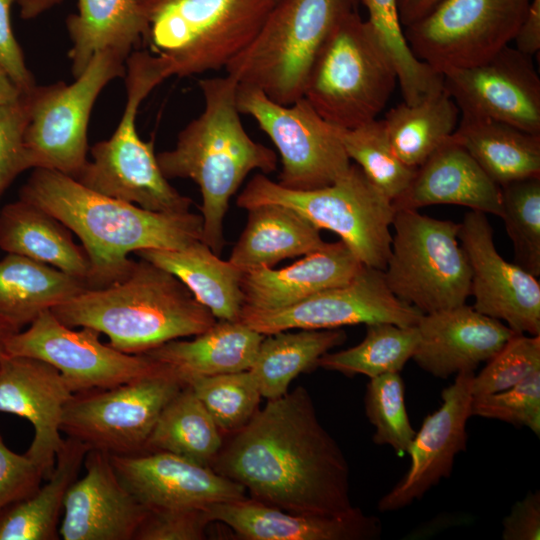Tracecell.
I'll use <instances>...</instances> for the list:
<instances>
[{"mask_svg":"<svg viewBox=\"0 0 540 540\" xmlns=\"http://www.w3.org/2000/svg\"><path fill=\"white\" fill-rule=\"evenodd\" d=\"M211 468L250 498L285 511L344 515L356 508L345 455L302 386L258 409L223 443Z\"/></svg>","mask_w":540,"mask_h":540,"instance_id":"6da1fadb","label":"cell"},{"mask_svg":"<svg viewBox=\"0 0 540 540\" xmlns=\"http://www.w3.org/2000/svg\"><path fill=\"white\" fill-rule=\"evenodd\" d=\"M19 199L45 210L75 233L90 263L88 288L124 278L145 249H181L202 240L201 214L154 212L95 192L56 170L35 168Z\"/></svg>","mask_w":540,"mask_h":540,"instance_id":"7a4b0ae2","label":"cell"},{"mask_svg":"<svg viewBox=\"0 0 540 540\" xmlns=\"http://www.w3.org/2000/svg\"><path fill=\"white\" fill-rule=\"evenodd\" d=\"M198 85L204 99L202 113L180 131L173 149L156 158L167 179L189 178L199 186L202 241L219 255L225 246L223 225L231 197L250 172L275 171L277 155L244 129L234 77L203 78Z\"/></svg>","mask_w":540,"mask_h":540,"instance_id":"3957f363","label":"cell"},{"mask_svg":"<svg viewBox=\"0 0 540 540\" xmlns=\"http://www.w3.org/2000/svg\"><path fill=\"white\" fill-rule=\"evenodd\" d=\"M51 312L69 327L105 334L110 346L133 355L196 336L216 322L177 277L141 258L121 280L87 288Z\"/></svg>","mask_w":540,"mask_h":540,"instance_id":"277c9868","label":"cell"},{"mask_svg":"<svg viewBox=\"0 0 540 540\" xmlns=\"http://www.w3.org/2000/svg\"><path fill=\"white\" fill-rule=\"evenodd\" d=\"M275 0H142V42L167 78L224 68L255 38Z\"/></svg>","mask_w":540,"mask_h":540,"instance_id":"5b68a950","label":"cell"},{"mask_svg":"<svg viewBox=\"0 0 540 540\" xmlns=\"http://www.w3.org/2000/svg\"><path fill=\"white\" fill-rule=\"evenodd\" d=\"M397 82L387 49L356 8H349L318 52L303 97L329 124L354 128L377 119Z\"/></svg>","mask_w":540,"mask_h":540,"instance_id":"8992f818","label":"cell"},{"mask_svg":"<svg viewBox=\"0 0 540 540\" xmlns=\"http://www.w3.org/2000/svg\"><path fill=\"white\" fill-rule=\"evenodd\" d=\"M127 101L113 135L94 144L76 179L105 196L143 209L182 213L190 211L191 198L180 194L163 175L154 153V142L143 141L136 130L138 107L167 79L163 68L148 51H133L126 59Z\"/></svg>","mask_w":540,"mask_h":540,"instance_id":"52a82bcc","label":"cell"},{"mask_svg":"<svg viewBox=\"0 0 540 540\" xmlns=\"http://www.w3.org/2000/svg\"><path fill=\"white\" fill-rule=\"evenodd\" d=\"M270 203L295 210L319 230L336 233L363 265L385 269L396 209L356 164L331 185L305 191L285 188L259 173L236 199L246 210Z\"/></svg>","mask_w":540,"mask_h":540,"instance_id":"ba28073f","label":"cell"},{"mask_svg":"<svg viewBox=\"0 0 540 540\" xmlns=\"http://www.w3.org/2000/svg\"><path fill=\"white\" fill-rule=\"evenodd\" d=\"M352 0H279L252 42L226 67L239 85L290 105L303 97L315 58Z\"/></svg>","mask_w":540,"mask_h":540,"instance_id":"9c48e42d","label":"cell"},{"mask_svg":"<svg viewBox=\"0 0 540 540\" xmlns=\"http://www.w3.org/2000/svg\"><path fill=\"white\" fill-rule=\"evenodd\" d=\"M392 227L383 273L393 294L423 314L465 304L471 270L458 239L459 223L398 209Z\"/></svg>","mask_w":540,"mask_h":540,"instance_id":"30bf717a","label":"cell"},{"mask_svg":"<svg viewBox=\"0 0 540 540\" xmlns=\"http://www.w3.org/2000/svg\"><path fill=\"white\" fill-rule=\"evenodd\" d=\"M125 73L126 59L107 50L95 54L73 83L33 88L24 138L30 169L78 176L88 161L87 128L94 103L109 82Z\"/></svg>","mask_w":540,"mask_h":540,"instance_id":"8fae6325","label":"cell"},{"mask_svg":"<svg viewBox=\"0 0 540 540\" xmlns=\"http://www.w3.org/2000/svg\"><path fill=\"white\" fill-rule=\"evenodd\" d=\"M529 4L530 0H441L403 32L414 56L443 74L479 64L510 45Z\"/></svg>","mask_w":540,"mask_h":540,"instance_id":"7c38bea8","label":"cell"},{"mask_svg":"<svg viewBox=\"0 0 540 540\" xmlns=\"http://www.w3.org/2000/svg\"><path fill=\"white\" fill-rule=\"evenodd\" d=\"M183 386L163 366L115 387L74 393L65 405L61 431L109 455L143 453L160 413Z\"/></svg>","mask_w":540,"mask_h":540,"instance_id":"4fadbf2b","label":"cell"},{"mask_svg":"<svg viewBox=\"0 0 540 540\" xmlns=\"http://www.w3.org/2000/svg\"><path fill=\"white\" fill-rule=\"evenodd\" d=\"M237 107L251 116L276 146L282 170L278 183L291 190H313L334 183L351 166L335 127L302 97L279 104L261 90L239 85Z\"/></svg>","mask_w":540,"mask_h":540,"instance_id":"5bb4252c","label":"cell"},{"mask_svg":"<svg viewBox=\"0 0 540 540\" xmlns=\"http://www.w3.org/2000/svg\"><path fill=\"white\" fill-rule=\"evenodd\" d=\"M99 336L93 328L75 330L47 310L8 339L6 353L49 363L73 394L115 387L163 368L144 354H126L104 344Z\"/></svg>","mask_w":540,"mask_h":540,"instance_id":"9a60e30c","label":"cell"},{"mask_svg":"<svg viewBox=\"0 0 540 540\" xmlns=\"http://www.w3.org/2000/svg\"><path fill=\"white\" fill-rule=\"evenodd\" d=\"M423 313L396 297L382 270L363 266L346 284L275 310L243 306L239 321L263 335L292 329H338L377 322L415 326Z\"/></svg>","mask_w":540,"mask_h":540,"instance_id":"2e32d148","label":"cell"},{"mask_svg":"<svg viewBox=\"0 0 540 540\" xmlns=\"http://www.w3.org/2000/svg\"><path fill=\"white\" fill-rule=\"evenodd\" d=\"M458 239L471 270L470 296L476 311L505 322L515 333L540 335L538 277L498 253L487 214L470 210Z\"/></svg>","mask_w":540,"mask_h":540,"instance_id":"e0dca14e","label":"cell"},{"mask_svg":"<svg viewBox=\"0 0 540 540\" xmlns=\"http://www.w3.org/2000/svg\"><path fill=\"white\" fill-rule=\"evenodd\" d=\"M442 75L444 89L460 114L540 134V78L531 56L508 45L479 64Z\"/></svg>","mask_w":540,"mask_h":540,"instance_id":"ac0fdd59","label":"cell"},{"mask_svg":"<svg viewBox=\"0 0 540 540\" xmlns=\"http://www.w3.org/2000/svg\"><path fill=\"white\" fill-rule=\"evenodd\" d=\"M473 377L474 371L459 372L442 391L441 406L427 415L412 440L407 452L411 459L407 472L379 500V511L402 509L450 476L456 455L467 445Z\"/></svg>","mask_w":540,"mask_h":540,"instance_id":"d6986e66","label":"cell"},{"mask_svg":"<svg viewBox=\"0 0 540 540\" xmlns=\"http://www.w3.org/2000/svg\"><path fill=\"white\" fill-rule=\"evenodd\" d=\"M109 456L120 480L147 510L206 508L246 497L239 483L172 453Z\"/></svg>","mask_w":540,"mask_h":540,"instance_id":"ffe728a7","label":"cell"},{"mask_svg":"<svg viewBox=\"0 0 540 540\" xmlns=\"http://www.w3.org/2000/svg\"><path fill=\"white\" fill-rule=\"evenodd\" d=\"M73 393L49 363L5 354L0 363V412L26 419L33 427L26 455L48 479L64 442L61 422Z\"/></svg>","mask_w":540,"mask_h":540,"instance_id":"44dd1931","label":"cell"},{"mask_svg":"<svg viewBox=\"0 0 540 540\" xmlns=\"http://www.w3.org/2000/svg\"><path fill=\"white\" fill-rule=\"evenodd\" d=\"M85 475L69 487L59 537L63 540H134L148 510L118 477L109 454L89 449Z\"/></svg>","mask_w":540,"mask_h":540,"instance_id":"7402d4cb","label":"cell"},{"mask_svg":"<svg viewBox=\"0 0 540 540\" xmlns=\"http://www.w3.org/2000/svg\"><path fill=\"white\" fill-rule=\"evenodd\" d=\"M416 327L418 342L412 359L424 371L442 379L474 371L515 333L466 303L423 314Z\"/></svg>","mask_w":540,"mask_h":540,"instance_id":"603a6c76","label":"cell"},{"mask_svg":"<svg viewBox=\"0 0 540 540\" xmlns=\"http://www.w3.org/2000/svg\"><path fill=\"white\" fill-rule=\"evenodd\" d=\"M205 511L210 523H223L247 540H375L382 534L379 519L358 507L344 515L300 514L246 496Z\"/></svg>","mask_w":540,"mask_h":540,"instance_id":"cb8c5ba5","label":"cell"},{"mask_svg":"<svg viewBox=\"0 0 540 540\" xmlns=\"http://www.w3.org/2000/svg\"><path fill=\"white\" fill-rule=\"evenodd\" d=\"M393 204L396 210L452 204L500 217L501 190L451 136L415 170Z\"/></svg>","mask_w":540,"mask_h":540,"instance_id":"d4e9b609","label":"cell"},{"mask_svg":"<svg viewBox=\"0 0 540 540\" xmlns=\"http://www.w3.org/2000/svg\"><path fill=\"white\" fill-rule=\"evenodd\" d=\"M364 265L341 241L327 243L283 268L243 272L244 306L275 310L348 283Z\"/></svg>","mask_w":540,"mask_h":540,"instance_id":"484cf974","label":"cell"},{"mask_svg":"<svg viewBox=\"0 0 540 540\" xmlns=\"http://www.w3.org/2000/svg\"><path fill=\"white\" fill-rule=\"evenodd\" d=\"M264 336L239 320H216L194 339L172 340L144 355L185 385L192 378L249 370Z\"/></svg>","mask_w":540,"mask_h":540,"instance_id":"4316f807","label":"cell"},{"mask_svg":"<svg viewBox=\"0 0 540 540\" xmlns=\"http://www.w3.org/2000/svg\"><path fill=\"white\" fill-rule=\"evenodd\" d=\"M135 254L177 277L216 320H239L244 306L243 271L220 259L202 240L181 249H145Z\"/></svg>","mask_w":540,"mask_h":540,"instance_id":"83f0119b","label":"cell"},{"mask_svg":"<svg viewBox=\"0 0 540 540\" xmlns=\"http://www.w3.org/2000/svg\"><path fill=\"white\" fill-rule=\"evenodd\" d=\"M0 249L55 267L87 284L90 263L83 247L62 222L27 201L18 199L0 209Z\"/></svg>","mask_w":540,"mask_h":540,"instance_id":"f1b7e54d","label":"cell"},{"mask_svg":"<svg viewBox=\"0 0 540 540\" xmlns=\"http://www.w3.org/2000/svg\"><path fill=\"white\" fill-rule=\"evenodd\" d=\"M247 211V223L229 258L243 272L273 268L327 244L318 228L289 207L270 203Z\"/></svg>","mask_w":540,"mask_h":540,"instance_id":"f546056e","label":"cell"},{"mask_svg":"<svg viewBox=\"0 0 540 540\" xmlns=\"http://www.w3.org/2000/svg\"><path fill=\"white\" fill-rule=\"evenodd\" d=\"M66 28L72 43L68 57L76 78L95 54L108 50L127 59L142 42V0H78V13L66 18Z\"/></svg>","mask_w":540,"mask_h":540,"instance_id":"4dcf8cb0","label":"cell"},{"mask_svg":"<svg viewBox=\"0 0 540 540\" xmlns=\"http://www.w3.org/2000/svg\"><path fill=\"white\" fill-rule=\"evenodd\" d=\"M452 139L499 186L540 176V134L488 117L461 114Z\"/></svg>","mask_w":540,"mask_h":540,"instance_id":"1f68e13d","label":"cell"},{"mask_svg":"<svg viewBox=\"0 0 540 540\" xmlns=\"http://www.w3.org/2000/svg\"><path fill=\"white\" fill-rule=\"evenodd\" d=\"M87 288L85 281L55 267L6 253L0 260V320L22 330Z\"/></svg>","mask_w":540,"mask_h":540,"instance_id":"d6a6232c","label":"cell"},{"mask_svg":"<svg viewBox=\"0 0 540 540\" xmlns=\"http://www.w3.org/2000/svg\"><path fill=\"white\" fill-rule=\"evenodd\" d=\"M89 448L67 437L51 476L27 498L0 513V540H56L65 495L78 478Z\"/></svg>","mask_w":540,"mask_h":540,"instance_id":"836d02e7","label":"cell"},{"mask_svg":"<svg viewBox=\"0 0 540 540\" xmlns=\"http://www.w3.org/2000/svg\"><path fill=\"white\" fill-rule=\"evenodd\" d=\"M346 340L344 330L300 329L265 335L249 369L261 396L276 399L288 392L301 373L316 368L318 359Z\"/></svg>","mask_w":540,"mask_h":540,"instance_id":"e575fe53","label":"cell"},{"mask_svg":"<svg viewBox=\"0 0 540 540\" xmlns=\"http://www.w3.org/2000/svg\"><path fill=\"white\" fill-rule=\"evenodd\" d=\"M460 110L443 88L416 104L404 101L383 119L391 147L407 167L417 169L456 130Z\"/></svg>","mask_w":540,"mask_h":540,"instance_id":"d590c367","label":"cell"},{"mask_svg":"<svg viewBox=\"0 0 540 540\" xmlns=\"http://www.w3.org/2000/svg\"><path fill=\"white\" fill-rule=\"evenodd\" d=\"M222 446V432L191 387L184 385L160 413L144 452H168L211 467Z\"/></svg>","mask_w":540,"mask_h":540,"instance_id":"8d00e7d4","label":"cell"},{"mask_svg":"<svg viewBox=\"0 0 540 540\" xmlns=\"http://www.w3.org/2000/svg\"><path fill=\"white\" fill-rule=\"evenodd\" d=\"M418 342L415 326L377 322L366 325L364 339L338 352H327L316 364L347 376L361 374L373 378L384 373L400 372L412 359Z\"/></svg>","mask_w":540,"mask_h":540,"instance_id":"74e56055","label":"cell"},{"mask_svg":"<svg viewBox=\"0 0 540 540\" xmlns=\"http://www.w3.org/2000/svg\"><path fill=\"white\" fill-rule=\"evenodd\" d=\"M361 1L369 14L368 23L394 63L404 102L416 104L441 91L443 75L417 59L406 42L397 0Z\"/></svg>","mask_w":540,"mask_h":540,"instance_id":"f35d334b","label":"cell"},{"mask_svg":"<svg viewBox=\"0 0 540 540\" xmlns=\"http://www.w3.org/2000/svg\"><path fill=\"white\" fill-rule=\"evenodd\" d=\"M335 127V126H334ZM350 160L392 201L409 186L415 170L395 155L383 120H373L354 128L335 127Z\"/></svg>","mask_w":540,"mask_h":540,"instance_id":"ab89813d","label":"cell"},{"mask_svg":"<svg viewBox=\"0 0 540 540\" xmlns=\"http://www.w3.org/2000/svg\"><path fill=\"white\" fill-rule=\"evenodd\" d=\"M501 214L512 242L514 263L540 276V176L500 186Z\"/></svg>","mask_w":540,"mask_h":540,"instance_id":"60d3db41","label":"cell"},{"mask_svg":"<svg viewBox=\"0 0 540 540\" xmlns=\"http://www.w3.org/2000/svg\"><path fill=\"white\" fill-rule=\"evenodd\" d=\"M185 385L191 387L224 433L232 434L246 425L262 397L250 370L192 378Z\"/></svg>","mask_w":540,"mask_h":540,"instance_id":"b9f144b4","label":"cell"},{"mask_svg":"<svg viewBox=\"0 0 540 540\" xmlns=\"http://www.w3.org/2000/svg\"><path fill=\"white\" fill-rule=\"evenodd\" d=\"M364 402L366 416L375 428L374 443L389 445L399 456L406 454L416 432L406 410L404 382L399 372L370 378Z\"/></svg>","mask_w":540,"mask_h":540,"instance_id":"7bdbcfd3","label":"cell"},{"mask_svg":"<svg viewBox=\"0 0 540 540\" xmlns=\"http://www.w3.org/2000/svg\"><path fill=\"white\" fill-rule=\"evenodd\" d=\"M540 371V335L514 333L504 346L474 374L472 395L481 396L515 386Z\"/></svg>","mask_w":540,"mask_h":540,"instance_id":"ee69618b","label":"cell"},{"mask_svg":"<svg viewBox=\"0 0 540 540\" xmlns=\"http://www.w3.org/2000/svg\"><path fill=\"white\" fill-rule=\"evenodd\" d=\"M471 416L527 427L540 434V371L506 390L473 396Z\"/></svg>","mask_w":540,"mask_h":540,"instance_id":"f6af8a7d","label":"cell"},{"mask_svg":"<svg viewBox=\"0 0 540 540\" xmlns=\"http://www.w3.org/2000/svg\"><path fill=\"white\" fill-rule=\"evenodd\" d=\"M32 90L0 105V197L19 174L30 169L24 138L31 117Z\"/></svg>","mask_w":540,"mask_h":540,"instance_id":"bcb514c9","label":"cell"},{"mask_svg":"<svg viewBox=\"0 0 540 540\" xmlns=\"http://www.w3.org/2000/svg\"><path fill=\"white\" fill-rule=\"evenodd\" d=\"M208 524L205 508L148 510L134 540H201Z\"/></svg>","mask_w":540,"mask_h":540,"instance_id":"7dc6e473","label":"cell"},{"mask_svg":"<svg viewBox=\"0 0 540 540\" xmlns=\"http://www.w3.org/2000/svg\"><path fill=\"white\" fill-rule=\"evenodd\" d=\"M43 480L39 467L26 454L9 449L0 432V513L32 495Z\"/></svg>","mask_w":540,"mask_h":540,"instance_id":"c3c4849f","label":"cell"},{"mask_svg":"<svg viewBox=\"0 0 540 540\" xmlns=\"http://www.w3.org/2000/svg\"><path fill=\"white\" fill-rule=\"evenodd\" d=\"M14 1L0 0V66L20 92H28L36 86V82L13 33L10 13Z\"/></svg>","mask_w":540,"mask_h":540,"instance_id":"681fc988","label":"cell"},{"mask_svg":"<svg viewBox=\"0 0 540 540\" xmlns=\"http://www.w3.org/2000/svg\"><path fill=\"white\" fill-rule=\"evenodd\" d=\"M502 539L539 540L540 539V494L529 492L516 502L510 513L502 521Z\"/></svg>","mask_w":540,"mask_h":540,"instance_id":"f907efd6","label":"cell"},{"mask_svg":"<svg viewBox=\"0 0 540 540\" xmlns=\"http://www.w3.org/2000/svg\"><path fill=\"white\" fill-rule=\"evenodd\" d=\"M515 48L534 56L540 49V0H530L524 20L514 38Z\"/></svg>","mask_w":540,"mask_h":540,"instance_id":"816d5d0a","label":"cell"},{"mask_svg":"<svg viewBox=\"0 0 540 540\" xmlns=\"http://www.w3.org/2000/svg\"><path fill=\"white\" fill-rule=\"evenodd\" d=\"M441 0H397L401 25L404 27L425 16Z\"/></svg>","mask_w":540,"mask_h":540,"instance_id":"f5cc1de1","label":"cell"},{"mask_svg":"<svg viewBox=\"0 0 540 540\" xmlns=\"http://www.w3.org/2000/svg\"><path fill=\"white\" fill-rule=\"evenodd\" d=\"M20 7V15L24 20H31L52 7L60 4L63 0H16Z\"/></svg>","mask_w":540,"mask_h":540,"instance_id":"db71d44e","label":"cell"},{"mask_svg":"<svg viewBox=\"0 0 540 540\" xmlns=\"http://www.w3.org/2000/svg\"><path fill=\"white\" fill-rule=\"evenodd\" d=\"M20 93L6 71L0 66V105L14 100Z\"/></svg>","mask_w":540,"mask_h":540,"instance_id":"11a10c76","label":"cell"},{"mask_svg":"<svg viewBox=\"0 0 540 540\" xmlns=\"http://www.w3.org/2000/svg\"><path fill=\"white\" fill-rule=\"evenodd\" d=\"M18 331L20 330L8 324L7 322L0 320V363L4 355L6 354V344L8 339Z\"/></svg>","mask_w":540,"mask_h":540,"instance_id":"9f6ffc18","label":"cell"},{"mask_svg":"<svg viewBox=\"0 0 540 540\" xmlns=\"http://www.w3.org/2000/svg\"><path fill=\"white\" fill-rule=\"evenodd\" d=\"M352 1H353V2H354V3L356 4V5H357V3H358V0H352Z\"/></svg>","mask_w":540,"mask_h":540,"instance_id":"6f0895ef","label":"cell"},{"mask_svg":"<svg viewBox=\"0 0 540 540\" xmlns=\"http://www.w3.org/2000/svg\"><path fill=\"white\" fill-rule=\"evenodd\" d=\"M279 0H275V2H278Z\"/></svg>","mask_w":540,"mask_h":540,"instance_id":"680465c9","label":"cell"}]
</instances>
